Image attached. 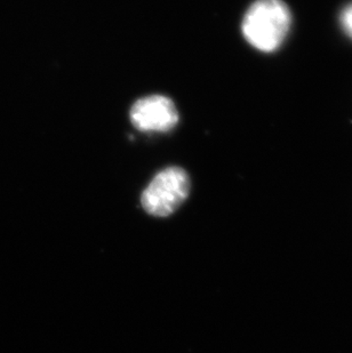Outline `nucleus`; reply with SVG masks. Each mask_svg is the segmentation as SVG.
Returning a JSON list of instances; mask_svg holds the SVG:
<instances>
[{"instance_id": "1", "label": "nucleus", "mask_w": 352, "mask_h": 353, "mask_svg": "<svg viewBox=\"0 0 352 353\" xmlns=\"http://www.w3.org/2000/svg\"><path fill=\"white\" fill-rule=\"evenodd\" d=\"M292 26V13L282 0H256L249 6L242 31L249 45L271 53L278 50Z\"/></svg>"}, {"instance_id": "2", "label": "nucleus", "mask_w": 352, "mask_h": 353, "mask_svg": "<svg viewBox=\"0 0 352 353\" xmlns=\"http://www.w3.org/2000/svg\"><path fill=\"white\" fill-rule=\"evenodd\" d=\"M190 192V179L181 167L170 166L153 177L141 196L146 213L157 217L170 216Z\"/></svg>"}, {"instance_id": "3", "label": "nucleus", "mask_w": 352, "mask_h": 353, "mask_svg": "<svg viewBox=\"0 0 352 353\" xmlns=\"http://www.w3.org/2000/svg\"><path fill=\"white\" fill-rule=\"evenodd\" d=\"M130 121L141 132H168L179 123L173 101L163 95L142 97L133 104Z\"/></svg>"}, {"instance_id": "4", "label": "nucleus", "mask_w": 352, "mask_h": 353, "mask_svg": "<svg viewBox=\"0 0 352 353\" xmlns=\"http://www.w3.org/2000/svg\"><path fill=\"white\" fill-rule=\"evenodd\" d=\"M340 22L346 36H349L352 39V3L343 8L340 15Z\"/></svg>"}]
</instances>
